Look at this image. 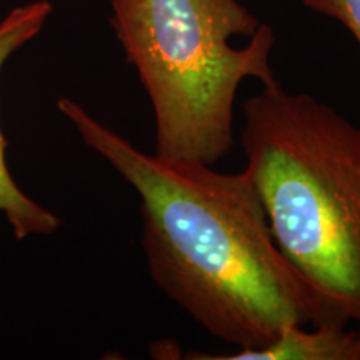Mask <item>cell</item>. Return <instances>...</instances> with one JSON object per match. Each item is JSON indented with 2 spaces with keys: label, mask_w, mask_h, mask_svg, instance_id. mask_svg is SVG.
<instances>
[{
  "label": "cell",
  "mask_w": 360,
  "mask_h": 360,
  "mask_svg": "<svg viewBox=\"0 0 360 360\" xmlns=\"http://www.w3.org/2000/svg\"><path fill=\"white\" fill-rule=\"evenodd\" d=\"M155 117V155L215 165L233 146L240 84L277 82L272 27L238 0H109Z\"/></svg>",
  "instance_id": "3957f363"
},
{
  "label": "cell",
  "mask_w": 360,
  "mask_h": 360,
  "mask_svg": "<svg viewBox=\"0 0 360 360\" xmlns=\"http://www.w3.org/2000/svg\"><path fill=\"white\" fill-rule=\"evenodd\" d=\"M304 6L340 22L360 45V0H304Z\"/></svg>",
  "instance_id": "8992f818"
},
{
  "label": "cell",
  "mask_w": 360,
  "mask_h": 360,
  "mask_svg": "<svg viewBox=\"0 0 360 360\" xmlns=\"http://www.w3.org/2000/svg\"><path fill=\"white\" fill-rule=\"evenodd\" d=\"M285 326L270 344L232 355L188 352L192 360H360V330L347 326Z\"/></svg>",
  "instance_id": "5b68a950"
},
{
  "label": "cell",
  "mask_w": 360,
  "mask_h": 360,
  "mask_svg": "<svg viewBox=\"0 0 360 360\" xmlns=\"http://www.w3.org/2000/svg\"><path fill=\"white\" fill-rule=\"evenodd\" d=\"M57 109L139 193L152 281L209 334L255 349L292 323H337L277 247L245 170L160 159L72 98H58Z\"/></svg>",
  "instance_id": "6da1fadb"
},
{
  "label": "cell",
  "mask_w": 360,
  "mask_h": 360,
  "mask_svg": "<svg viewBox=\"0 0 360 360\" xmlns=\"http://www.w3.org/2000/svg\"><path fill=\"white\" fill-rule=\"evenodd\" d=\"M240 143L277 247L337 323H360V127L274 82L244 103Z\"/></svg>",
  "instance_id": "7a4b0ae2"
},
{
  "label": "cell",
  "mask_w": 360,
  "mask_h": 360,
  "mask_svg": "<svg viewBox=\"0 0 360 360\" xmlns=\"http://www.w3.org/2000/svg\"><path fill=\"white\" fill-rule=\"evenodd\" d=\"M53 6L51 0H34L12 8L0 22V70L7 58L42 32ZM6 137L0 129V214L6 215L17 240L32 236H51L62 220L30 199L8 172L6 162Z\"/></svg>",
  "instance_id": "277c9868"
}]
</instances>
